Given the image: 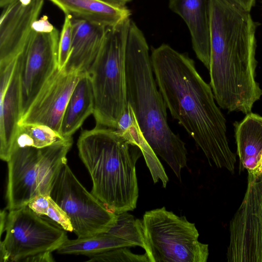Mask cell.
Returning a JSON list of instances; mask_svg holds the SVG:
<instances>
[{
  "instance_id": "cell-1",
  "label": "cell",
  "mask_w": 262,
  "mask_h": 262,
  "mask_svg": "<svg viewBox=\"0 0 262 262\" xmlns=\"http://www.w3.org/2000/svg\"><path fill=\"white\" fill-rule=\"evenodd\" d=\"M150 59L158 88L172 118L208 161L233 173L236 156L229 146L226 119L193 60L166 44L152 48Z\"/></svg>"
},
{
  "instance_id": "cell-12",
  "label": "cell",
  "mask_w": 262,
  "mask_h": 262,
  "mask_svg": "<svg viewBox=\"0 0 262 262\" xmlns=\"http://www.w3.org/2000/svg\"><path fill=\"white\" fill-rule=\"evenodd\" d=\"M84 73L67 72L57 69L21 117L19 125L41 124L60 133L62 119L70 97Z\"/></svg>"
},
{
  "instance_id": "cell-11",
  "label": "cell",
  "mask_w": 262,
  "mask_h": 262,
  "mask_svg": "<svg viewBox=\"0 0 262 262\" xmlns=\"http://www.w3.org/2000/svg\"><path fill=\"white\" fill-rule=\"evenodd\" d=\"M229 262H262V176L248 173L243 201L229 224Z\"/></svg>"
},
{
  "instance_id": "cell-24",
  "label": "cell",
  "mask_w": 262,
  "mask_h": 262,
  "mask_svg": "<svg viewBox=\"0 0 262 262\" xmlns=\"http://www.w3.org/2000/svg\"><path fill=\"white\" fill-rule=\"evenodd\" d=\"M127 247L111 249L89 256L87 261H149L146 254L133 253Z\"/></svg>"
},
{
  "instance_id": "cell-7",
  "label": "cell",
  "mask_w": 262,
  "mask_h": 262,
  "mask_svg": "<svg viewBox=\"0 0 262 262\" xmlns=\"http://www.w3.org/2000/svg\"><path fill=\"white\" fill-rule=\"evenodd\" d=\"M149 262H206L208 245L200 242L195 224L163 207L145 212L141 220Z\"/></svg>"
},
{
  "instance_id": "cell-8",
  "label": "cell",
  "mask_w": 262,
  "mask_h": 262,
  "mask_svg": "<svg viewBox=\"0 0 262 262\" xmlns=\"http://www.w3.org/2000/svg\"><path fill=\"white\" fill-rule=\"evenodd\" d=\"M1 242V261H24L32 256L57 250L68 238L66 230L53 225L29 206L9 211Z\"/></svg>"
},
{
  "instance_id": "cell-32",
  "label": "cell",
  "mask_w": 262,
  "mask_h": 262,
  "mask_svg": "<svg viewBox=\"0 0 262 262\" xmlns=\"http://www.w3.org/2000/svg\"><path fill=\"white\" fill-rule=\"evenodd\" d=\"M261 2H262V0H261Z\"/></svg>"
},
{
  "instance_id": "cell-9",
  "label": "cell",
  "mask_w": 262,
  "mask_h": 262,
  "mask_svg": "<svg viewBox=\"0 0 262 262\" xmlns=\"http://www.w3.org/2000/svg\"><path fill=\"white\" fill-rule=\"evenodd\" d=\"M50 195L68 215L78 238L105 232L116 222L117 214L86 189L67 163L56 176Z\"/></svg>"
},
{
  "instance_id": "cell-16",
  "label": "cell",
  "mask_w": 262,
  "mask_h": 262,
  "mask_svg": "<svg viewBox=\"0 0 262 262\" xmlns=\"http://www.w3.org/2000/svg\"><path fill=\"white\" fill-rule=\"evenodd\" d=\"M72 24L71 52L62 70L67 72H86L99 52L106 28L73 18Z\"/></svg>"
},
{
  "instance_id": "cell-5",
  "label": "cell",
  "mask_w": 262,
  "mask_h": 262,
  "mask_svg": "<svg viewBox=\"0 0 262 262\" xmlns=\"http://www.w3.org/2000/svg\"><path fill=\"white\" fill-rule=\"evenodd\" d=\"M130 18L106 28L99 52L88 71L97 125L115 129L127 105L126 45Z\"/></svg>"
},
{
  "instance_id": "cell-31",
  "label": "cell",
  "mask_w": 262,
  "mask_h": 262,
  "mask_svg": "<svg viewBox=\"0 0 262 262\" xmlns=\"http://www.w3.org/2000/svg\"><path fill=\"white\" fill-rule=\"evenodd\" d=\"M15 0H0L1 8L5 7Z\"/></svg>"
},
{
  "instance_id": "cell-13",
  "label": "cell",
  "mask_w": 262,
  "mask_h": 262,
  "mask_svg": "<svg viewBox=\"0 0 262 262\" xmlns=\"http://www.w3.org/2000/svg\"><path fill=\"white\" fill-rule=\"evenodd\" d=\"M43 3L44 0H15L1 8L0 64L15 59L23 52Z\"/></svg>"
},
{
  "instance_id": "cell-26",
  "label": "cell",
  "mask_w": 262,
  "mask_h": 262,
  "mask_svg": "<svg viewBox=\"0 0 262 262\" xmlns=\"http://www.w3.org/2000/svg\"><path fill=\"white\" fill-rule=\"evenodd\" d=\"M54 261L52 252H48L35 255L26 259L25 262H51Z\"/></svg>"
},
{
  "instance_id": "cell-6",
  "label": "cell",
  "mask_w": 262,
  "mask_h": 262,
  "mask_svg": "<svg viewBox=\"0 0 262 262\" xmlns=\"http://www.w3.org/2000/svg\"><path fill=\"white\" fill-rule=\"evenodd\" d=\"M73 144L70 138L51 145L15 149L7 162L6 209L28 206L36 198L50 195L53 182Z\"/></svg>"
},
{
  "instance_id": "cell-23",
  "label": "cell",
  "mask_w": 262,
  "mask_h": 262,
  "mask_svg": "<svg viewBox=\"0 0 262 262\" xmlns=\"http://www.w3.org/2000/svg\"><path fill=\"white\" fill-rule=\"evenodd\" d=\"M136 144L142 151L154 183H156L160 180L163 187L165 188L168 178L157 155L146 141L141 130L136 140Z\"/></svg>"
},
{
  "instance_id": "cell-3",
  "label": "cell",
  "mask_w": 262,
  "mask_h": 262,
  "mask_svg": "<svg viewBox=\"0 0 262 262\" xmlns=\"http://www.w3.org/2000/svg\"><path fill=\"white\" fill-rule=\"evenodd\" d=\"M126 81L127 103L145 139L181 180V170L187 166L185 144L168 125L167 107L155 79L147 42L132 20L126 45Z\"/></svg>"
},
{
  "instance_id": "cell-2",
  "label": "cell",
  "mask_w": 262,
  "mask_h": 262,
  "mask_svg": "<svg viewBox=\"0 0 262 262\" xmlns=\"http://www.w3.org/2000/svg\"><path fill=\"white\" fill-rule=\"evenodd\" d=\"M256 29L250 11L210 0V85L217 104L230 112H252L262 96L255 79Z\"/></svg>"
},
{
  "instance_id": "cell-4",
  "label": "cell",
  "mask_w": 262,
  "mask_h": 262,
  "mask_svg": "<svg viewBox=\"0 0 262 262\" xmlns=\"http://www.w3.org/2000/svg\"><path fill=\"white\" fill-rule=\"evenodd\" d=\"M79 157L91 177V193L116 214L134 210L139 189L136 164L140 148L115 129L99 125L83 131L77 141Z\"/></svg>"
},
{
  "instance_id": "cell-30",
  "label": "cell",
  "mask_w": 262,
  "mask_h": 262,
  "mask_svg": "<svg viewBox=\"0 0 262 262\" xmlns=\"http://www.w3.org/2000/svg\"><path fill=\"white\" fill-rule=\"evenodd\" d=\"M249 173H252L256 176H262V154L256 169L253 172Z\"/></svg>"
},
{
  "instance_id": "cell-19",
  "label": "cell",
  "mask_w": 262,
  "mask_h": 262,
  "mask_svg": "<svg viewBox=\"0 0 262 262\" xmlns=\"http://www.w3.org/2000/svg\"><path fill=\"white\" fill-rule=\"evenodd\" d=\"M94 97L90 77L84 72L77 82L70 97L62 119L60 133L71 138L85 119L93 115Z\"/></svg>"
},
{
  "instance_id": "cell-14",
  "label": "cell",
  "mask_w": 262,
  "mask_h": 262,
  "mask_svg": "<svg viewBox=\"0 0 262 262\" xmlns=\"http://www.w3.org/2000/svg\"><path fill=\"white\" fill-rule=\"evenodd\" d=\"M17 58L0 65V158L6 162L11 155L21 117Z\"/></svg>"
},
{
  "instance_id": "cell-10",
  "label": "cell",
  "mask_w": 262,
  "mask_h": 262,
  "mask_svg": "<svg viewBox=\"0 0 262 262\" xmlns=\"http://www.w3.org/2000/svg\"><path fill=\"white\" fill-rule=\"evenodd\" d=\"M33 33L18 57L21 116L46 82L58 68L59 31L43 16L35 21Z\"/></svg>"
},
{
  "instance_id": "cell-27",
  "label": "cell",
  "mask_w": 262,
  "mask_h": 262,
  "mask_svg": "<svg viewBox=\"0 0 262 262\" xmlns=\"http://www.w3.org/2000/svg\"><path fill=\"white\" fill-rule=\"evenodd\" d=\"M242 9L250 11L254 6L255 0H228Z\"/></svg>"
},
{
  "instance_id": "cell-18",
  "label": "cell",
  "mask_w": 262,
  "mask_h": 262,
  "mask_svg": "<svg viewBox=\"0 0 262 262\" xmlns=\"http://www.w3.org/2000/svg\"><path fill=\"white\" fill-rule=\"evenodd\" d=\"M234 127L239 172L246 169L253 172L262 154V116L250 113Z\"/></svg>"
},
{
  "instance_id": "cell-25",
  "label": "cell",
  "mask_w": 262,
  "mask_h": 262,
  "mask_svg": "<svg viewBox=\"0 0 262 262\" xmlns=\"http://www.w3.org/2000/svg\"><path fill=\"white\" fill-rule=\"evenodd\" d=\"M72 40V18L69 15H65L59 42L58 68L59 70L63 69L69 59L71 52Z\"/></svg>"
},
{
  "instance_id": "cell-17",
  "label": "cell",
  "mask_w": 262,
  "mask_h": 262,
  "mask_svg": "<svg viewBox=\"0 0 262 262\" xmlns=\"http://www.w3.org/2000/svg\"><path fill=\"white\" fill-rule=\"evenodd\" d=\"M65 15L107 28L129 18L126 7L112 5L101 0H49Z\"/></svg>"
},
{
  "instance_id": "cell-20",
  "label": "cell",
  "mask_w": 262,
  "mask_h": 262,
  "mask_svg": "<svg viewBox=\"0 0 262 262\" xmlns=\"http://www.w3.org/2000/svg\"><path fill=\"white\" fill-rule=\"evenodd\" d=\"M132 247V245L125 239L105 232L75 239L68 238L57 251L61 254L90 256L115 248Z\"/></svg>"
},
{
  "instance_id": "cell-29",
  "label": "cell",
  "mask_w": 262,
  "mask_h": 262,
  "mask_svg": "<svg viewBox=\"0 0 262 262\" xmlns=\"http://www.w3.org/2000/svg\"><path fill=\"white\" fill-rule=\"evenodd\" d=\"M102 1L108 3L112 5L118 6L120 7H126L127 3L132 0H101Z\"/></svg>"
},
{
  "instance_id": "cell-22",
  "label": "cell",
  "mask_w": 262,
  "mask_h": 262,
  "mask_svg": "<svg viewBox=\"0 0 262 262\" xmlns=\"http://www.w3.org/2000/svg\"><path fill=\"white\" fill-rule=\"evenodd\" d=\"M28 206L37 214L47 216L66 231H73L68 215L50 195L39 196L32 200Z\"/></svg>"
},
{
  "instance_id": "cell-15",
  "label": "cell",
  "mask_w": 262,
  "mask_h": 262,
  "mask_svg": "<svg viewBox=\"0 0 262 262\" xmlns=\"http://www.w3.org/2000/svg\"><path fill=\"white\" fill-rule=\"evenodd\" d=\"M169 8L187 25L197 58L209 70L210 58V0H169Z\"/></svg>"
},
{
  "instance_id": "cell-21",
  "label": "cell",
  "mask_w": 262,
  "mask_h": 262,
  "mask_svg": "<svg viewBox=\"0 0 262 262\" xmlns=\"http://www.w3.org/2000/svg\"><path fill=\"white\" fill-rule=\"evenodd\" d=\"M69 138L43 124H19L11 154L17 148L26 146L42 148Z\"/></svg>"
},
{
  "instance_id": "cell-28",
  "label": "cell",
  "mask_w": 262,
  "mask_h": 262,
  "mask_svg": "<svg viewBox=\"0 0 262 262\" xmlns=\"http://www.w3.org/2000/svg\"><path fill=\"white\" fill-rule=\"evenodd\" d=\"M8 213L6 212V209L2 210L1 211V234L2 235L3 232L5 231V227L6 222V217Z\"/></svg>"
}]
</instances>
